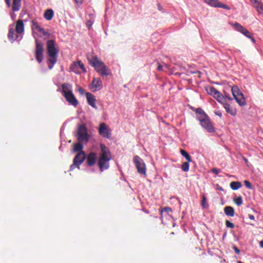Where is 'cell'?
Instances as JSON below:
<instances>
[{
    "instance_id": "17",
    "label": "cell",
    "mask_w": 263,
    "mask_h": 263,
    "mask_svg": "<svg viewBox=\"0 0 263 263\" xmlns=\"http://www.w3.org/2000/svg\"><path fill=\"white\" fill-rule=\"evenodd\" d=\"M256 10L259 14L263 13V5L261 0H250Z\"/></svg>"
},
{
    "instance_id": "2",
    "label": "cell",
    "mask_w": 263,
    "mask_h": 263,
    "mask_svg": "<svg viewBox=\"0 0 263 263\" xmlns=\"http://www.w3.org/2000/svg\"><path fill=\"white\" fill-rule=\"evenodd\" d=\"M196 115L201 126L206 130L211 133H214L215 130L211 120L206 113L201 108H197L196 110Z\"/></svg>"
},
{
    "instance_id": "12",
    "label": "cell",
    "mask_w": 263,
    "mask_h": 263,
    "mask_svg": "<svg viewBox=\"0 0 263 263\" xmlns=\"http://www.w3.org/2000/svg\"><path fill=\"white\" fill-rule=\"evenodd\" d=\"M99 132L101 135L106 138H110L111 136V132L108 126L105 124H101L99 128Z\"/></svg>"
},
{
    "instance_id": "11",
    "label": "cell",
    "mask_w": 263,
    "mask_h": 263,
    "mask_svg": "<svg viewBox=\"0 0 263 263\" xmlns=\"http://www.w3.org/2000/svg\"><path fill=\"white\" fill-rule=\"evenodd\" d=\"M204 2L210 6L217 8H221L225 9L230 10L231 8L228 5L222 3L218 0H203Z\"/></svg>"
},
{
    "instance_id": "7",
    "label": "cell",
    "mask_w": 263,
    "mask_h": 263,
    "mask_svg": "<svg viewBox=\"0 0 263 263\" xmlns=\"http://www.w3.org/2000/svg\"><path fill=\"white\" fill-rule=\"evenodd\" d=\"M70 70L72 72L77 74L85 73L86 72V70L85 69L84 66L82 63V62L80 61H77L74 62L72 64V65L70 66Z\"/></svg>"
},
{
    "instance_id": "21",
    "label": "cell",
    "mask_w": 263,
    "mask_h": 263,
    "mask_svg": "<svg viewBox=\"0 0 263 263\" xmlns=\"http://www.w3.org/2000/svg\"><path fill=\"white\" fill-rule=\"evenodd\" d=\"M54 12L51 9H49L45 10L44 14V18L47 21L52 20L54 17Z\"/></svg>"
},
{
    "instance_id": "40",
    "label": "cell",
    "mask_w": 263,
    "mask_h": 263,
    "mask_svg": "<svg viewBox=\"0 0 263 263\" xmlns=\"http://www.w3.org/2000/svg\"><path fill=\"white\" fill-rule=\"evenodd\" d=\"M158 6L159 9L161 10V9L162 8V7H161V5H160V4H158Z\"/></svg>"
},
{
    "instance_id": "26",
    "label": "cell",
    "mask_w": 263,
    "mask_h": 263,
    "mask_svg": "<svg viewBox=\"0 0 263 263\" xmlns=\"http://www.w3.org/2000/svg\"><path fill=\"white\" fill-rule=\"evenodd\" d=\"M233 201L234 203H236L237 205L240 206L243 203V200H242V197L240 196L237 197L236 198H234L233 199Z\"/></svg>"
},
{
    "instance_id": "31",
    "label": "cell",
    "mask_w": 263,
    "mask_h": 263,
    "mask_svg": "<svg viewBox=\"0 0 263 263\" xmlns=\"http://www.w3.org/2000/svg\"><path fill=\"white\" fill-rule=\"evenodd\" d=\"M244 183H245V186H246L247 188H248V189H252L251 184L250 182H248V181H247V180H245V181L244 182Z\"/></svg>"
},
{
    "instance_id": "35",
    "label": "cell",
    "mask_w": 263,
    "mask_h": 263,
    "mask_svg": "<svg viewBox=\"0 0 263 263\" xmlns=\"http://www.w3.org/2000/svg\"><path fill=\"white\" fill-rule=\"evenodd\" d=\"M212 171L215 174H218L219 172V170L217 168H213Z\"/></svg>"
},
{
    "instance_id": "37",
    "label": "cell",
    "mask_w": 263,
    "mask_h": 263,
    "mask_svg": "<svg viewBox=\"0 0 263 263\" xmlns=\"http://www.w3.org/2000/svg\"><path fill=\"white\" fill-rule=\"evenodd\" d=\"M5 2H6V4L7 5V6L8 7H10V2H11V0H5Z\"/></svg>"
},
{
    "instance_id": "5",
    "label": "cell",
    "mask_w": 263,
    "mask_h": 263,
    "mask_svg": "<svg viewBox=\"0 0 263 263\" xmlns=\"http://www.w3.org/2000/svg\"><path fill=\"white\" fill-rule=\"evenodd\" d=\"M62 91L66 100L71 105L76 107L78 102L73 94L70 86L68 84H64L62 85Z\"/></svg>"
},
{
    "instance_id": "4",
    "label": "cell",
    "mask_w": 263,
    "mask_h": 263,
    "mask_svg": "<svg viewBox=\"0 0 263 263\" xmlns=\"http://www.w3.org/2000/svg\"><path fill=\"white\" fill-rule=\"evenodd\" d=\"M47 50L49 57V61L50 64L52 66L56 61L58 54V50L57 49L54 41L49 40L47 43Z\"/></svg>"
},
{
    "instance_id": "29",
    "label": "cell",
    "mask_w": 263,
    "mask_h": 263,
    "mask_svg": "<svg viewBox=\"0 0 263 263\" xmlns=\"http://www.w3.org/2000/svg\"><path fill=\"white\" fill-rule=\"evenodd\" d=\"M189 165L188 163H184L182 165V169L184 171L187 172L189 170Z\"/></svg>"
},
{
    "instance_id": "19",
    "label": "cell",
    "mask_w": 263,
    "mask_h": 263,
    "mask_svg": "<svg viewBox=\"0 0 263 263\" xmlns=\"http://www.w3.org/2000/svg\"><path fill=\"white\" fill-rule=\"evenodd\" d=\"M96 161V155L94 153H91L87 157V164L89 166H93Z\"/></svg>"
},
{
    "instance_id": "25",
    "label": "cell",
    "mask_w": 263,
    "mask_h": 263,
    "mask_svg": "<svg viewBox=\"0 0 263 263\" xmlns=\"http://www.w3.org/2000/svg\"><path fill=\"white\" fill-rule=\"evenodd\" d=\"M8 39L12 42H14L15 40V33L13 28H11L9 31L8 36Z\"/></svg>"
},
{
    "instance_id": "36",
    "label": "cell",
    "mask_w": 263,
    "mask_h": 263,
    "mask_svg": "<svg viewBox=\"0 0 263 263\" xmlns=\"http://www.w3.org/2000/svg\"><path fill=\"white\" fill-rule=\"evenodd\" d=\"M233 248H234V251L235 252V253L239 254H240V250L238 249V248H237L236 247H234Z\"/></svg>"
},
{
    "instance_id": "14",
    "label": "cell",
    "mask_w": 263,
    "mask_h": 263,
    "mask_svg": "<svg viewBox=\"0 0 263 263\" xmlns=\"http://www.w3.org/2000/svg\"><path fill=\"white\" fill-rule=\"evenodd\" d=\"M101 149L102 154L100 158L105 161L108 162L111 159V155L109 150L103 144H101Z\"/></svg>"
},
{
    "instance_id": "15",
    "label": "cell",
    "mask_w": 263,
    "mask_h": 263,
    "mask_svg": "<svg viewBox=\"0 0 263 263\" xmlns=\"http://www.w3.org/2000/svg\"><path fill=\"white\" fill-rule=\"evenodd\" d=\"M36 55L37 61L39 63H41L43 58V47L41 43H37L36 44Z\"/></svg>"
},
{
    "instance_id": "10",
    "label": "cell",
    "mask_w": 263,
    "mask_h": 263,
    "mask_svg": "<svg viewBox=\"0 0 263 263\" xmlns=\"http://www.w3.org/2000/svg\"><path fill=\"white\" fill-rule=\"evenodd\" d=\"M78 137L80 140L86 141L89 138L86 127L84 124H81L79 126L77 131Z\"/></svg>"
},
{
    "instance_id": "23",
    "label": "cell",
    "mask_w": 263,
    "mask_h": 263,
    "mask_svg": "<svg viewBox=\"0 0 263 263\" xmlns=\"http://www.w3.org/2000/svg\"><path fill=\"white\" fill-rule=\"evenodd\" d=\"M224 213L228 217H232L234 216V210L232 207L228 206L224 209Z\"/></svg>"
},
{
    "instance_id": "24",
    "label": "cell",
    "mask_w": 263,
    "mask_h": 263,
    "mask_svg": "<svg viewBox=\"0 0 263 263\" xmlns=\"http://www.w3.org/2000/svg\"><path fill=\"white\" fill-rule=\"evenodd\" d=\"M242 184L238 182H232L230 184V187L232 190H236L242 187Z\"/></svg>"
},
{
    "instance_id": "8",
    "label": "cell",
    "mask_w": 263,
    "mask_h": 263,
    "mask_svg": "<svg viewBox=\"0 0 263 263\" xmlns=\"http://www.w3.org/2000/svg\"><path fill=\"white\" fill-rule=\"evenodd\" d=\"M134 162L135 164L138 172L143 175H145L146 166L145 163H144L143 160L140 158L139 157L135 156L134 157Z\"/></svg>"
},
{
    "instance_id": "3",
    "label": "cell",
    "mask_w": 263,
    "mask_h": 263,
    "mask_svg": "<svg viewBox=\"0 0 263 263\" xmlns=\"http://www.w3.org/2000/svg\"><path fill=\"white\" fill-rule=\"evenodd\" d=\"M88 59L91 65L95 68L99 74L103 76H107L109 75V70L106 65L100 60L97 56H90Z\"/></svg>"
},
{
    "instance_id": "27",
    "label": "cell",
    "mask_w": 263,
    "mask_h": 263,
    "mask_svg": "<svg viewBox=\"0 0 263 263\" xmlns=\"http://www.w3.org/2000/svg\"><path fill=\"white\" fill-rule=\"evenodd\" d=\"M180 152H181V154H182V155L184 156L187 159V161H189V162L191 161V158H190V155H189V154H188L187 152H186L185 150H181V151H180Z\"/></svg>"
},
{
    "instance_id": "1",
    "label": "cell",
    "mask_w": 263,
    "mask_h": 263,
    "mask_svg": "<svg viewBox=\"0 0 263 263\" xmlns=\"http://www.w3.org/2000/svg\"><path fill=\"white\" fill-rule=\"evenodd\" d=\"M206 90L209 95H211V96H212L215 99H216L219 103H220L223 105L227 112L228 114H230L232 116H235L236 115V110L231 108L230 105L227 101L226 99H225L224 96L222 95V94H221L219 91L211 86H207L206 87Z\"/></svg>"
},
{
    "instance_id": "28",
    "label": "cell",
    "mask_w": 263,
    "mask_h": 263,
    "mask_svg": "<svg viewBox=\"0 0 263 263\" xmlns=\"http://www.w3.org/2000/svg\"><path fill=\"white\" fill-rule=\"evenodd\" d=\"M82 149H83V146L80 143H76L74 145V150L76 152L81 151Z\"/></svg>"
},
{
    "instance_id": "38",
    "label": "cell",
    "mask_w": 263,
    "mask_h": 263,
    "mask_svg": "<svg viewBox=\"0 0 263 263\" xmlns=\"http://www.w3.org/2000/svg\"><path fill=\"white\" fill-rule=\"evenodd\" d=\"M249 218L251 219H252V220H253V219H254V217L253 215H249Z\"/></svg>"
},
{
    "instance_id": "32",
    "label": "cell",
    "mask_w": 263,
    "mask_h": 263,
    "mask_svg": "<svg viewBox=\"0 0 263 263\" xmlns=\"http://www.w3.org/2000/svg\"><path fill=\"white\" fill-rule=\"evenodd\" d=\"M201 205H202V206H203V208H205L206 207L207 202H206V198L205 197H203V201H202V202H201Z\"/></svg>"
},
{
    "instance_id": "9",
    "label": "cell",
    "mask_w": 263,
    "mask_h": 263,
    "mask_svg": "<svg viewBox=\"0 0 263 263\" xmlns=\"http://www.w3.org/2000/svg\"><path fill=\"white\" fill-rule=\"evenodd\" d=\"M231 24L235 29H237L238 31H240L242 33H243L244 36H245L246 37H247L250 40H251L252 41H253L254 42H255V40L254 39V37H253V36H252L251 33L249 32L245 28H244L243 26H242L240 24L238 23H236V22H235L234 23H231Z\"/></svg>"
},
{
    "instance_id": "39",
    "label": "cell",
    "mask_w": 263,
    "mask_h": 263,
    "mask_svg": "<svg viewBox=\"0 0 263 263\" xmlns=\"http://www.w3.org/2000/svg\"><path fill=\"white\" fill-rule=\"evenodd\" d=\"M259 244H260V246H261V247H263V241H261V242H260Z\"/></svg>"
},
{
    "instance_id": "20",
    "label": "cell",
    "mask_w": 263,
    "mask_h": 263,
    "mask_svg": "<svg viewBox=\"0 0 263 263\" xmlns=\"http://www.w3.org/2000/svg\"><path fill=\"white\" fill-rule=\"evenodd\" d=\"M24 31V26L23 22L22 20H18L16 25V31L17 33L21 34L23 33Z\"/></svg>"
},
{
    "instance_id": "13",
    "label": "cell",
    "mask_w": 263,
    "mask_h": 263,
    "mask_svg": "<svg viewBox=\"0 0 263 263\" xmlns=\"http://www.w3.org/2000/svg\"><path fill=\"white\" fill-rule=\"evenodd\" d=\"M102 87V83L101 80L98 78H95L90 85L89 89L92 92H95L100 90Z\"/></svg>"
},
{
    "instance_id": "18",
    "label": "cell",
    "mask_w": 263,
    "mask_h": 263,
    "mask_svg": "<svg viewBox=\"0 0 263 263\" xmlns=\"http://www.w3.org/2000/svg\"><path fill=\"white\" fill-rule=\"evenodd\" d=\"M86 99L87 102L91 107H93L94 108H97L96 105V99L94 95H92L91 93H87L86 94Z\"/></svg>"
},
{
    "instance_id": "16",
    "label": "cell",
    "mask_w": 263,
    "mask_h": 263,
    "mask_svg": "<svg viewBox=\"0 0 263 263\" xmlns=\"http://www.w3.org/2000/svg\"><path fill=\"white\" fill-rule=\"evenodd\" d=\"M86 157V156L84 152H83V151L80 152L74 159V163L75 165L77 166H80L84 162V161H85Z\"/></svg>"
},
{
    "instance_id": "33",
    "label": "cell",
    "mask_w": 263,
    "mask_h": 263,
    "mask_svg": "<svg viewBox=\"0 0 263 263\" xmlns=\"http://www.w3.org/2000/svg\"><path fill=\"white\" fill-rule=\"evenodd\" d=\"M74 1L75 2L76 4H77L78 5L80 6L83 3V0H74Z\"/></svg>"
},
{
    "instance_id": "34",
    "label": "cell",
    "mask_w": 263,
    "mask_h": 263,
    "mask_svg": "<svg viewBox=\"0 0 263 263\" xmlns=\"http://www.w3.org/2000/svg\"><path fill=\"white\" fill-rule=\"evenodd\" d=\"M215 114L217 115H218L219 117H222V113L220 111H219V110H215L214 112Z\"/></svg>"
},
{
    "instance_id": "6",
    "label": "cell",
    "mask_w": 263,
    "mask_h": 263,
    "mask_svg": "<svg viewBox=\"0 0 263 263\" xmlns=\"http://www.w3.org/2000/svg\"><path fill=\"white\" fill-rule=\"evenodd\" d=\"M232 93L234 99L240 106L243 107L246 105L245 98L238 86L234 85L232 87Z\"/></svg>"
},
{
    "instance_id": "30",
    "label": "cell",
    "mask_w": 263,
    "mask_h": 263,
    "mask_svg": "<svg viewBox=\"0 0 263 263\" xmlns=\"http://www.w3.org/2000/svg\"><path fill=\"white\" fill-rule=\"evenodd\" d=\"M226 224L227 227L230 228H233L234 227V224L232 222H230L229 221H226Z\"/></svg>"
},
{
    "instance_id": "22",
    "label": "cell",
    "mask_w": 263,
    "mask_h": 263,
    "mask_svg": "<svg viewBox=\"0 0 263 263\" xmlns=\"http://www.w3.org/2000/svg\"><path fill=\"white\" fill-rule=\"evenodd\" d=\"M21 7V0H13L12 10L14 12H17Z\"/></svg>"
}]
</instances>
